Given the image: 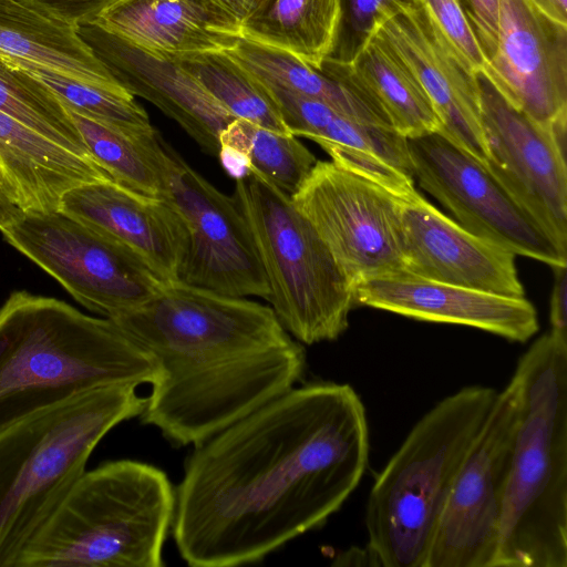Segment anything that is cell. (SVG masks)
Segmentation results:
<instances>
[{
	"label": "cell",
	"mask_w": 567,
	"mask_h": 567,
	"mask_svg": "<svg viewBox=\"0 0 567 567\" xmlns=\"http://www.w3.org/2000/svg\"><path fill=\"white\" fill-rule=\"evenodd\" d=\"M69 112L91 157L114 182L147 196L164 193V140L153 132L133 135Z\"/></svg>",
	"instance_id": "28"
},
{
	"label": "cell",
	"mask_w": 567,
	"mask_h": 567,
	"mask_svg": "<svg viewBox=\"0 0 567 567\" xmlns=\"http://www.w3.org/2000/svg\"><path fill=\"white\" fill-rule=\"evenodd\" d=\"M235 182L280 323L303 344L338 339L357 303L329 248L288 194L249 169Z\"/></svg>",
	"instance_id": "8"
},
{
	"label": "cell",
	"mask_w": 567,
	"mask_h": 567,
	"mask_svg": "<svg viewBox=\"0 0 567 567\" xmlns=\"http://www.w3.org/2000/svg\"><path fill=\"white\" fill-rule=\"evenodd\" d=\"M497 396L472 385L441 400L410 431L369 494L368 548L382 567H425L460 468Z\"/></svg>",
	"instance_id": "7"
},
{
	"label": "cell",
	"mask_w": 567,
	"mask_h": 567,
	"mask_svg": "<svg viewBox=\"0 0 567 567\" xmlns=\"http://www.w3.org/2000/svg\"><path fill=\"white\" fill-rule=\"evenodd\" d=\"M1 234L79 303L109 319L147 301L165 284L128 247L60 209L24 212Z\"/></svg>",
	"instance_id": "9"
},
{
	"label": "cell",
	"mask_w": 567,
	"mask_h": 567,
	"mask_svg": "<svg viewBox=\"0 0 567 567\" xmlns=\"http://www.w3.org/2000/svg\"><path fill=\"white\" fill-rule=\"evenodd\" d=\"M340 0H264L241 34L287 50L319 69L333 43Z\"/></svg>",
	"instance_id": "27"
},
{
	"label": "cell",
	"mask_w": 567,
	"mask_h": 567,
	"mask_svg": "<svg viewBox=\"0 0 567 567\" xmlns=\"http://www.w3.org/2000/svg\"><path fill=\"white\" fill-rule=\"evenodd\" d=\"M475 79L485 168L567 255V118L551 125L535 122L508 103L484 73Z\"/></svg>",
	"instance_id": "11"
},
{
	"label": "cell",
	"mask_w": 567,
	"mask_h": 567,
	"mask_svg": "<svg viewBox=\"0 0 567 567\" xmlns=\"http://www.w3.org/2000/svg\"><path fill=\"white\" fill-rule=\"evenodd\" d=\"M488 61L497 44L499 0H458Z\"/></svg>",
	"instance_id": "35"
},
{
	"label": "cell",
	"mask_w": 567,
	"mask_h": 567,
	"mask_svg": "<svg viewBox=\"0 0 567 567\" xmlns=\"http://www.w3.org/2000/svg\"><path fill=\"white\" fill-rule=\"evenodd\" d=\"M288 131L317 143L331 161L402 196L415 188L406 138L344 115L327 103L266 86Z\"/></svg>",
	"instance_id": "21"
},
{
	"label": "cell",
	"mask_w": 567,
	"mask_h": 567,
	"mask_svg": "<svg viewBox=\"0 0 567 567\" xmlns=\"http://www.w3.org/2000/svg\"><path fill=\"white\" fill-rule=\"evenodd\" d=\"M59 209L128 247L161 281L179 280L187 233L181 216L165 199L110 179L68 190Z\"/></svg>",
	"instance_id": "20"
},
{
	"label": "cell",
	"mask_w": 567,
	"mask_h": 567,
	"mask_svg": "<svg viewBox=\"0 0 567 567\" xmlns=\"http://www.w3.org/2000/svg\"><path fill=\"white\" fill-rule=\"evenodd\" d=\"M520 408L513 375L466 455L435 530L425 567H494L504 492Z\"/></svg>",
	"instance_id": "12"
},
{
	"label": "cell",
	"mask_w": 567,
	"mask_h": 567,
	"mask_svg": "<svg viewBox=\"0 0 567 567\" xmlns=\"http://www.w3.org/2000/svg\"><path fill=\"white\" fill-rule=\"evenodd\" d=\"M318 70L353 87L401 136L412 138L440 131L437 115L416 75L378 32L350 63L324 59Z\"/></svg>",
	"instance_id": "22"
},
{
	"label": "cell",
	"mask_w": 567,
	"mask_h": 567,
	"mask_svg": "<svg viewBox=\"0 0 567 567\" xmlns=\"http://www.w3.org/2000/svg\"><path fill=\"white\" fill-rule=\"evenodd\" d=\"M165 199L181 216L187 249L178 279L231 297L269 299V286L234 197L218 190L164 142Z\"/></svg>",
	"instance_id": "13"
},
{
	"label": "cell",
	"mask_w": 567,
	"mask_h": 567,
	"mask_svg": "<svg viewBox=\"0 0 567 567\" xmlns=\"http://www.w3.org/2000/svg\"><path fill=\"white\" fill-rule=\"evenodd\" d=\"M484 74L535 122L567 118V24L530 0H499L497 44Z\"/></svg>",
	"instance_id": "15"
},
{
	"label": "cell",
	"mask_w": 567,
	"mask_h": 567,
	"mask_svg": "<svg viewBox=\"0 0 567 567\" xmlns=\"http://www.w3.org/2000/svg\"><path fill=\"white\" fill-rule=\"evenodd\" d=\"M368 456L365 408L351 385L292 388L187 457L172 524L181 557L193 567L264 559L336 513Z\"/></svg>",
	"instance_id": "1"
},
{
	"label": "cell",
	"mask_w": 567,
	"mask_h": 567,
	"mask_svg": "<svg viewBox=\"0 0 567 567\" xmlns=\"http://www.w3.org/2000/svg\"><path fill=\"white\" fill-rule=\"evenodd\" d=\"M410 65L437 115L439 133L484 165L481 103L475 76L456 62L417 0L403 3L375 30Z\"/></svg>",
	"instance_id": "19"
},
{
	"label": "cell",
	"mask_w": 567,
	"mask_h": 567,
	"mask_svg": "<svg viewBox=\"0 0 567 567\" xmlns=\"http://www.w3.org/2000/svg\"><path fill=\"white\" fill-rule=\"evenodd\" d=\"M0 111L53 143L92 158L56 95L45 84L1 56Z\"/></svg>",
	"instance_id": "30"
},
{
	"label": "cell",
	"mask_w": 567,
	"mask_h": 567,
	"mask_svg": "<svg viewBox=\"0 0 567 567\" xmlns=\"http://www.w3.org/2000/svg\"><path fill=\"white\" fill-rule=\"evenodd\" d=\"M159 375L156 360L109 318L25 290L0 307V433L82 392Z\"/></svg>",
	"instance_id": "3"
},
{
	"label": "cell",
	"mask_w": 567,
	"mask_h": 567,
	"mask_svg": "<svg viewBox=\"0 0 567 567\" xmlns=\"http://www.w3.org/2000/svg\"><path fill=\"white\" fill-rule=\"evenodd\" d=\"M93 22L140 47L174 55L225 50L237 38L210 30L184 0H121Z\"/></svg>",
	"instance_id": "25"
},
{
	"label": "cell",
	"mask_w": 567,
	"mask_h": 567,
	"mask_svg": "<svg viewBox=\"0 0 567 567\" xmlns=\"http://www.w3.org/2000/svg\"><path fill=\"white\" fill-rule=\"evenodd\" d=\"M405 272L476 290L524 297L516 255L447 217L414 188L401 196Z\"/></svg>",
	"instance_id": "16"
},
{
	"label": "cell",
	"mask_w": 567,
	"mask_h": 567,
	"mask_svg": "<svg viewBox=\"0 0 567 567\" xmlns=\"http://www.w3.org/2000/svg\"><path fill=\"white\" fill-rule=\"evenodd\" d=\"M157 362L141 422L176 446H197L285 394L306 350L271 307L165 282L147 301L110 318Z\"/></svg>",
	"instance_id": "2"
},
{
	"label": "cell",
	"mask_w": 567,
	"mask_h": 567,
	"mask_svg": "<svg viewBox=\"0 0 567 567\" xmlns=\"http://www.w3.org/2000/svg\"><path fill=\"white\" fill-rule=\"evenodd\" d=\"M513 375L520 408L494 567H567V342L544 333Z\"/></svg>",
	"instance_id": "4"
},
{
	"label": "cell",
	"mask_w": 567,
	"mask_h": 567,
	"mask_svg": "<svg viewBox=\"0 0 567 567\" xmlns=\"http://www.w3.org/2000/svg\"><path fill=\"white\" fill-rule=\"evenodd\" d=\"M171 55L236 118L291 134L268 89L225 50Z\"/></svg>",
	"instance_id": "29"
},
{
	"label": "cell",
	"mask_w": 567,
	"mask_h": 567,
	"mask_svg": "<svg viewBox=\"0 0 567 567\" xmlns=\"http://www.w3.org/2000/svg\"><path fill=\"white\" fill-rule=\"evenodd\" d=\"M549 18L567 24V0H530Z\"/></svg>",
	"instance_id": "39"
},
{
	"label": "cell",
	"mask_w": 567,
	"mask_h": 567,
	"mask_svg": "<svg viewBox=\"0 0 567 567\" xmlns=\"http://www.w3.org/2000/svg\"><path fill=\"white\" fill-rule=\"evenodd\" d=\"M0 56L33 63L86 84L125 91L82 40L76 25L32 0H0Z\"/></svg>",
	"instance_id": "23"
},
{
	"label": "cell",
	"mask_w": 567,
	"mask_h": 567,
	"mask_svg": "<svg viewBox=\"0 0 567 567\" xmlns=\"http://www.w3.org/2000/svg\"><path fill=\"white\" fill-rule=\"evenodd\" d=\"M554 285L549 301V331L567 342V270L566 266L555 267Z\"/></svg>",
	"instance_id": "37"
},
{
	"label": "cell",
	"mask_w": 567,
	"mask_h": 567,
	"mask_svg": "<svg viewBox=\"0 0 567 567\" xmlns=\"http://www.w3.org/2000/svg\"><path fill=\"white\" fill-rule=\"evenodd\" d=\"M413 179L470 233L551 268L563 254L516 205L485 166L439 132L406 138Z\"/></svg>",
	"instance_id": "14"
},
{
	"label": "cell",
	"mask_w": 567,
	"mask_h": 567,
	"mask_svg": "<svg viewBox=\"0 0 567 567\" xmlns=\"http://www.w3.org/2000/svg\"><path fill=\"white\" fill-rule=\"evenodd\" d=\"M23 214L18 190L0 167V231L12 225Z\"/></svg>",
	"instance_id": "38"
},
{
	"label": "cell",
	"mask_w": 567,
	"mask_h": 567,
	"mask_svg": "<svg viewBox=\"0 0 567 567\" xmlns=\"http://www.w3.org/2000/svg\"><path fill=\"white\" fill-rule=\"evenodd\" d=\"M6 60L45 84L70 111L127 134L155 130L146 111L126 91L86 84L25 61Z\"/></svg>",
	"instance_id": "31"
},
{
	"label": "cell",
	"mask_w": 567,
	"mask_h": 567,
	"mask_svg": "<svg viewBox=\"0 0 567 567\" xmlns=\"http://www.w3.org/2000/svg\"><path fill=\"white\" fill-rule=\"evenodd\" d=\"M0 167L17 188L24 212L56 210L68 190L113 181L93 158L53 143L1 111Z\"/></svg>",
	"instance_id": "24"
},
{
	"label": "cell",
	"mask_w": 567,
	"mask_h": 567,
	"mask_svg": "<svg viewBox=\"0 0 567 567\" xmlns=\"http://www.w3.org/2000/svg\"><path fill=\"white\" fill-rule=\"evenodd\" d=\"M78 32L125 91L157 106L205 153L218 157L220 132L236 117L171 54L140 47L94 22L79 24Z\"/></svg>",
	"instance_id": "17"
},
{
	"label": "cell",
	"mask_w": 567,
	"mask_h": 567,
	"mask_svg": "<svg viewBox=\"0 0 567 567\" xmlns=\"http://www.w3.org/2000/svg\"><path fill=\"white\" fill-rule=\"evenodd\" d=\"M411 0H340L339 21L326 59L350 63L379 25Z\"/></svg>",
	"instance_id": "33"
},
{
	"label": "cell",
	"mask_w": 567,
	"mask_h": 567,
	"mask_svg": "<svg viewBox=\"0 0 567 567\" xmlns=\"http://www.w3.org/2000/svg\"><path fill=\"white\" fill-rule=\"evenodd\" d=\"M136 386L82 392L0 433V567L14 566L100 441L121 422L140 416L146 398Z\"/></svg>",
	"instance_id": "6"
},
{
	"label": "cell",
	"mask_w": 567,
	"mask_h": 567,
	"mask_svg": "<svg viewBox=\"0 0 567 567\" xmlns=\"http://www.w3.org/2000/svg\"><path fill=\"white\" fill-rule=\"evenodd\" d=\"M357 305L409 318L460 324L526 342L538 331L537 311L524 297L504 296L401 272L354 286Z\"/></svg>",
	"instance_id": "18"
},
{
	"label": "cell",
	"mask_w": 567,
	"mask_h": 567,
	"mask_svg": "<svg viewBox=\"0 0 567 567\" xmlns=\"http://www.w3.org/2000/svg\"><path fill=\"white\" fill-rule=\"evenodd\" d=\"M61 19L79 25L93 22L103 11L121 0H32Z\"/></svg>",
	"instance_id": "36"
},
{
	"label": "cell",
	"mask_w": 567,
	"mask_h": 567,
	"mask_svg": "<svg viewBox=\"0 0 567 567\" xmlns=\"http://www.w3.org/2000/svg\"><path fill=\"white\" fill-rule=\"evenodd\" d=\"M214 32L240 37L245 21L264 0H184Z\"/></svg>",
	"instance_id": "34"
},
{
	"label": "cell",
	"mask_w": 567,
	"mask_h": 567,
	"mask_svg": "<svg viewBox=\"0 0 567 567\" xmlns=\"http://www.w3.org/2000/svg\"><path fill=\"white\" fill-rule=\"evenodd\" d=\"M218 155L225 169H249L291 196L318 161L292 134L279 133L243 118L233 120L219 135Z\"/></svg>",
	"instance_id": "26"
},
{
	"label": "cell",
	"mask_w": 567,
	"mask_h": 567,
	"mask_svg": "<svg viewBox=\"0 0 567 567\" xmlns=\"http://www.w3.org/2000/svg\"><path fill=\"white\" fill-rule=\"evenodd\" d=\"M175 506L161 468L105 462L81 474L13 567H162Z\"/></svg>",
	"instance_id": "5"
},
{
	"label": "cell",
	"mask_w": 567,
	"mask_h": 567,
	"mask_svg": "<svg viewBox=\"0 0 567 567\" xmlns=\"http://www.w3.org/2000/svg\"><path fill=\"white\" fill-rule=\"evenodd\" d=\"M352 285L405 272L401 196L334 162L317 161L290 196Z\"/></svg>",
	"instance_id": "10"
},
{
	"label": "cell",
	"mask_w": 567,
	"mask_h": 567,
	"mask_svg": "<svg viewBox=\"0 0 567 567\" xmlns=\"http://www.w3.org/2000/svg\"><path fill=\"white\" fill-rule=\"evenodd\" d=\"M445 48L472 76L485 73L487 59L458 0H417Z\"/></svg>",
	"instance_id": "32"
}]
</instances>
